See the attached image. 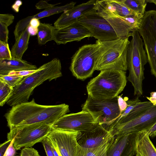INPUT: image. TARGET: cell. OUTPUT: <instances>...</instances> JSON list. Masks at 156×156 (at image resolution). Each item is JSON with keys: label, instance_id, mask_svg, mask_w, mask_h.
Returning a JSON list of instances; mask_svg holds the SVG:
<instances>
[{"label": "cell", "instance_id": "obj_30", "mask_svg": "<svg viewBox=\"0 0 156 156\" xmlns=\"http://www.w3.org/2000/svg\"><path fill=\"white\" fill-rule=\"evenodd\" d=\"M12 59L8 43L0 41V59Z\"/></svg>", "mask_w": 156, "mask_h": 156}, {"label": "cell", "instance_id": "obj_37", "mask_svg": "<svg viewBox=\"0 0 156 156\" xmlns=\"http://www.w3.org/2000/svg\"><path fill=\"white\" fill-rule=\"evenodd\" d=\"M55 5L49 4L45 1L41 0L36 4V7L37 9H45L54 6Z\"/></svg>", "mask_w": 156, "mask_h": 156}, {"label": "cell", "instance_id": "obj_32", "mask_svg": "<svg viewBox=\"0 0 156 156\" xmlns=\"http://www.w3.org/2000/svg\"><path fill=\"white\" fill-rule=\"evenodd\" d=\"M20 156H40L38 151L32 147H24L21 150Z\"/></svg>", "mask_w": 156, "mask_h": 156}, {"label": "cell", "instance_id": "obj_8", "mask_svg": "<svg viewBox=\"0 0 156 156\" xmlns=\"http://www.w3.org/2000/svg\"><path fill=\"white\" fill-rule=\"evenodd\" d=\"M52 129L51 126L45 123L18 126L10 129L7 138L8 140L14 139V146L19 150L23 147H31L41 142Z\"/></svg>", "mask_w": 156, "mask_h": 156}, {"label": "cell", "instance_id": "obj_7", "mask_svg": "<svg viewBox=\"0 0 156 156\" xmlns=\"http://www.w3.org/2000/svg\"><path fill=\"white\" fill-rule=\"evenodd\" d=\"M118 96L107 100H95L89 96L82 105V110L89 113L95 122L108 128L121 115Z\"/></svg>", "mask_w": 156, "mask_h": 156}, {"label": "cell", "instance_id": "obj_16", "mask_svg": "<svg viewBox=\"0 0 156 156\" xmlns=\"http://www.w3.org/2000/svg\"><path fill=\"white\" fill-rule=\"evenodd\" d=\"M114 137L103 126L97 124L89 129L78 131L76 140L82 147L93 148L107 143Z\"/></svg>", "mask_w": 156, "mask_h": 156}, {"label": "cell", "instance_id": "obj_24", "mask_svg": "<svg viewBox=\"0 0 156 156\" xmlns=\"http://www.w3.org/2000/svg\"><path fill=\"white\" fill-rule=\"evenodd\" d=\"M38 29L37 39L39 44H45L48 42L54 40L56 29L52 25L41 23Z\"/></svg>", "mask_w": 156, "mask_h": 156}, {"label": "cell", "instance_id": "obj_12", "mask_svg": "<svg viewBox=\"0 0 156 156\" xmlns=\"http://www.w3.org/2000/svg\"><path fill=\"white\" fill-rule=\"evenodd\" d=\"M78 131L53 129L47 138L59 156H76Z\"/></svg>", "mask_w": 156, "mask_h": 156}, {"label": "cell", "instance_id": "obj_39", "mask_svg": "<svg viewBox=\"0 0 156 156\" xmlns=\"http://www.w3.org/2000/svg\"><path fill=\"white\" fill-rule=\"evenodd\" d=\"M118 103L121 113L126 108L127 103L120 96H118Z\"/></svg>", "mask_w": 156, "mask_h": 156}, {"label": "cell", "instance_id": "obj_10", "mask_svg": "<svg viewBox=\"0 0 156 156\" xmlns=\"http://www.w3.org/2000/svg\"><path fill=\"white\" fill-rule=\"evenodd\" d=\"M138 31L142 38L151 73L156 78V10L145 12Z\"/></svg>", "mask_w": 156, "mask_h": 156}, {"label": "cell", "instance_id": "obj_25", "mask_svg": "<svg viewBox=\"0 0 156 156\" xmlns=\"http://www.w3.org/2000/svg\"><path fill=\"white\" fill-rule=\"evenodd\" d=\"M76 2H71L66 5L61 6H53L44 9L41 12L32 16L33 18H36L39 19L50 16L58 14L61 12H64L73 8L75 6Z\"/></svg>", "mask_w": 156, "mask_h": 156}, {"label": "cell", "instance_id": "obj_1", "mask_svg": "<svg viewBox=\"0 0 156 156\" xmlns=\"http://www.w3.org/2000/svg\"><path fill=\"white\" fill-rule=\"evenodd\" d=\"M69 112V106L65 103L42 105L36 103L33 98L30 101L12 106L5 116L9 129L40 123L52 126L58 119Z\"/></svg>", "mask_w": 156, "mask_h": 156}, {"label": "cell", "instance_id": "obj_41", "mask_svg": "<svg viewBox=\"0 0 156 156\" xmlns=\"http://www.w3.org/2000/svg\"><path fill=\"white\" fill-rule=\"evenodd\" d=\"M22 4L21 1L17 0L12 6V8L15 12H18L19 11L20 7Z\"/></svg>", "mask_w": 156, "mask_h": 156}, {"label": "cell", "instance_id": "obj_34", "mask_svg": "<svg viewBox=\"0 0 156 156\" xmlns=\"http://www.w3.org/2000/svg\"><path fill=\"white\" fill-rule=\"evenodd\" d=\"M44 146L47 156H55L51 146L47 137L41 142Z\"/></svg>", "mask_w": 156, "mask_h": 156}, {"label": "cell", "instance_id": "obj_28", "mask_svg": "<svg viewBox=\"0 0 156 156\" xmlns=\"http://www.w3.org/2000/svg\"><path fill=\"white\" fill-rule=\"evenodd\" d=\"M13 87L0 80V106H3L11 96Z\"/></svg>", "mask_w": 156, "mask_h": 156}, {"label": "cell", "instance_id": "obj_19", "mask_svg": "<svg viewBox=\"0 0 156 156\" xmlns=\"http://www.w3.org/2000/svg\"><path fill=\"white\" fill-rule=\"evenodd\" d=\"M97 1L90 0L64 12L54 23V27L56 29H59L77 22L85 13L94 8Z\"/></svg>", "mask_w": 156, "mask_h": 156}, {"label": "cell", "instance_id": "obj_9", "mask_svg": "<svg viewBox=\"0 0 156 156\" xmlns=\"http://www.w3.org/2000/svg\"><path fill=\"white\" fill-rule=\"evenodd\" d=\"M99 48L96 41L95 44L82 46L73 56L69 69L77 79L84 80L92 76L95 70Z\"/></svg>", "mask_w": 156, "mask_h": 156}, {"label": "cell", "instance_id": "obj_45", "mask_svg": "<svg viewBox=\"0 0 156 156\" xmlns=\"http://www.w3.org/2000/svg\"><path fill=\"white\" fill-rule=\"evenodd\" d=\"M147 2L154 3L156 5V0H147Z\"/></svg>", "mask_w": 156, "mask_h": 156}, {"label": "cell", "instance_id": "obj_18", "mask_svg": "<svg viewBox=\"0 0 156 156\" xmlns=\"http://www.w3.org/2000/svg\"><path fill=\"white\" fill-rule=\"evenodd\" d=\"M127 106L120 116L108 130L115 126L120 125L135 118L154 106L150 101H141L139 97L126 101Z\"/></svg>", "mask_w": 156, "mask_h": 156}, {"label": "cell", "instance_id": "obj_38", "mask_svg": "<svg viewBox=\"0 0 156 156\" xmlns=\"http://www.w3.org/2000/svg\"><path fill=\"white\" fill-rule=\"evenodd\" d=\"M12 140H7L0 145V156H3L5 151L10 144Z\"/></svg>", "mask_w": 156, "mask_h": 156}, {"label": "cell", "instance_id": "obj_35", "mask_svg": "<svg viewBox=\"0 0 156 156\" xmlns=\"http://www.w3.org/2000/svg\"><path fill=\"white\" fill-rule=\"evenodd\" d=\"M38 70V69L36 70H33L12 71L9 73L7 75L25 76L33 74Z\"/></svg>", "mask_w": 156, "mask_h": 156}, {"label": "cell", "instance_id": "obj_21", "mask_svg": "<svg viewBox=\"0 0 156 156\" xmlns=\"http://www.w3.org/2000/svg\"><path fill=\"white\" fill-rule=\"evenodd\" d=\"M136 156H156V148L146 131L141 132L138 143Z\"/></svg>", "mask_w": 156, "mask_h": 156}, {"label": "cell", "instance_id": "obj_3", "mask_svg": "<svg viewBox=\"0 0 156 156\" xmlns=\"http://www.w3.org/2000/svg\"><path fill=\"white\" fill-rule=\"evenodd\" d=\"M126 71L116 69L104 70L88 83V96L95 100H107L118 96L126 85Z\"/></svg>", "mask_w": 156, "mask_h": 156}, {"label": "cell", "instance_id": "obj_36", "mask_svg": "<svg viewBox=\"0 0 156 156\" xmlns=\"http://www.w3.org/2000/svg\"><path fill=\"white\" fill-rule=\"evenodd\" d=\"M11 142L6 148L3 156H15L16 153V149L14 145V139L11 140Z\"/></svg>", "mask_w": 156, "mask_h": 156}, {"label": "cell", "instance_id": "obj_15", "mask_svg": "<svg viewBox=\"0 0 156 156\" xmlns=\"http://www.w3.org/2000/svg\"><path fill=\"white\" fill-rule=\"evenodd\" d=\"M141 133L133 132L115 136L107 150V156H133L136 155Z\"/></svg>", "mask_w": 156, "mask_h": 156}, {"label": "cell", "instance_id": "obj_17", "mask_svg": "<svg viewBox=\"0 0 156 156\" xmlns=\"http://www.w3.org/2000/svg\"><path fill=\"white\" fill-rule=\"evenodd\" d=\"M92 37L89 30L77 22L65 27L56 29L53 40L57 44H65L73 41H80L86 37Z\"/></svg>", "mask_w": 156, "mask_h": 156}, {"label": "cell", "instance_id": "obj_31", "mask_svg": "<svg viewBox=\"0 0 156 156\" xmlns=\"http://www.w3.org/2000/svg\"><path fill=\"white\" fill-rule=\"evenodd\" d=\"M8 26L0 22V41L8 43L9 31Z\"/></svg>", "mask_w": 156, "mask_h": 156}, {"label": "cell", "instance_id": "obj_4", "mask_svg": "<svg viewBox=\"0 0 156 156\" xmlns=\"http://www.w3.org/2000/svg\"><path fill=\"white\" fill-rule=\"evenodd\" d=\"M99 45L95 70H127V57L130 42L129 38L96 41Z\"/></svg>", "mask_w": 156, "mask_h": 156}, {"label": "cell", "instance_id": "obj_23", "mask_svg": "<svg viewBox=\"0 0 156 156\" xmlns=\"http://www.w3.org/2000/svg\"><path fill=\"white\" fill-rule=\"evenodd\" d=\"M114 137L107 143L93 148H84L78 146L76 156H107V150L112 143Z\"/></svg>", "mask_w": 156, "mask_h": 156}, {"label": "cell", "instance_id": "obj_27", "mask_svg": "<svg viewBox=\"0 0 156 156\" xmlns=\"http://www.w3.org/2000/svg\"><path fill=\"white\" fill-rule=\"evenodd\" d=\"M120 1L129 9L134 12L144 15L147 2V0H120Z\"/></svg>", "mask_w": 156, "mask_h": 156}, {"label": "cell", "instance_id": "obj_13", "mask_svg": "<svg viewBox=\"0 0 156 156\" xmlns=\"http://www.w3.org/2000/svg\"><path fill=\"white\" fill-rule=\"evenodd\" d=\"M156 122V106L154 105L135 118L114 126L108 130L113 136L133 132H141L149 129Z\"/></svg>", "mask_w": 156, "mask_h": 156}, {"label": "cell", "instance_id": "obj_43", "mask_svg": "<svg viewBox=\"0 0 156 156\" xmlns=\"http://www.w3.org/2000/svg\"><path fill=\"white\" fill-rule=\"evenodd\" d=\"M147 98L151 101L154 106H156V92H152L150 97H147Z\"/></svg>", "mask_w": 156, "mask_h": 156}, {"label": "cell", "instance_id": "obj_40", "mask_svg": "<svg viewBox=\"0 0 156 156\" xmlns=\"http://www.w3.org/2000/svg\"><path fill=\"white\" fill-rule=\"evenodd\" d=\"M149 136L153 138L156 136V122L148 130L146 131Z\"/></svg>", "mask_w": 156, "mask_h": 156}, {"label": "cell", "instance_id": "obj_6", "mask_svg": "<svg viewBox=\"0 0 156 156\" xmlns=\"http://www.w3.org/2000/svg\"><path fill=\"white\" fill-rule=\"evenodd\" d=\"M94 8L110 23L119 38H129L132 36V32L138 31L144 15L128 17L121 16L114 11L107 0H97Z\"/></svg>", "mask_w": 156, "mask_h": 156}, {"label": "cell", "instance_id": "obj_26", "mask_svg": "<svg viewBox=\"0 0 156 156\" xmlns=\"http://www.w3.org/2000/svg\"><path fill=\"white\" fill-rule=\"evenodd\" d=\"M107 1L114 11L121 16L128 17L141 15L129 9L120 0H107Z\"/></svg>", "mask_w": 156, "mask_h": 156}, {"label": "cell", "instance_id": "obj_11", "mask_svg": "<svg viewBox=\"0 0 156 156\" xmlns=\"http://www.w3.org/2000/svg\"><path fill=\"white\" fill-rule=\"evenodd\" d=\"M78 21L90 33L92 37L100 41H108L118 38L110 23L98 14L94 8L81 16Z\"/></svg>", "mask_w": 156, "mask_h": 156}, {"label": "cell", "instance_id": "obj_42", "mask_svg": "<svg viewBox=\"0 0 156 156\" xmlns=\"http://www.w3.org/2000/svg\"><path fill=\"white\" fill-rule=\"evenodd\" d=\"M41 23L39 19L33 18L30 21L29 25L33 27L38 28Z\"/></svg>", "mask_w": 156, "mask_h": 156}, {"label": "cell", "instance_id": "obj_29", "mask_svg": "<svg viewBox=\"0 0 156 156\" xmlns=\"http://www.w3.org/2000/svg\"><path fill=\"white\" fill-rule=\"evenodd\" d=\"M24 76L16 75H0V80L14 88L21 83Z\"/></svg>", "mask_w": 156, "mask_h": 156}, {"label": "cell", "instance_id": "obj_14", "mask_svg": "<svg viewBox=\"0 0 156 156\" xmlns=\"http://www.w3.org/2000/svg\"><path fill=\"white\" fill-rule=\"evenodd\" d=\"M97 124L89 113L82 110L77 113L65 114L51 127L57 129L80 131L89 129Z\"/></svg>", "mask_w": 156, "mask_h": 156}, {"label": "cell", "instance_id": "obj_5", "mask_svg": "<svg viewBox=\"0 0 156 156\" xmlns=\"http://www.w3.org/2000/svg\"><path fill=\"white\" fill-rule=\"evenodd\" d=\"M132 33V38L127 54V69L129 71L127 79L133 87L134 95L139 97L143 94L144 66L148 61L143 39L138 31H134Z\"/></svg>", "mask_w": 156, "mask_h": 156}, {"label": "cell", "instance_id": "obj_2", "mask_svg": "<svg viewBox=\"0 0 156 156\" xmlns=\"http://www.w3.org/2000/svg\"><path fill=\"white\" fill-rule=\"evenodd\" d=\"M60 60L55 58L38 68L35 73L24 76L21 83L13 88L6 103L13 106L28 101L34 89L46 80H56L62 76Z\"/></svg>", "mask_w": 156, "mask_h": 156}, {"label": "cell", "instance_id": "obj_33", "mask_svg": "<svg viewBox=\"0 0 156 156\" xmlns=\"http://www.w3.org/2000/svg\"><path fill=\"white\" fill-rule=\"evenodd\" d=\"M14 16L11 14H0V22L3 23L8 27L13 22Z\"/></svg>", "mask_w": 156, "mask_h": 156}, {"label": "cell", "instance_id": "obj_22", "mask_svg": "<svg viewBox=\"0 0 156 156\" xmlns=\"http://www.w3.org/2000/svg\"><path fill=\"white\" fill-rule=\"evenodd\" d=\"M29 26V25H28ZM27 27L16 40L11 50L12 58L22 59L23 54L27 49L30 36Z\"/></svg>", "mask_w": 156, "mask_h": 156}, {"label": "cell", "instance_id": "obj_44", "mask_svg": "<svg viewBox=\"0 0 156 156\" xmlns=\"http://www.w3.org/2000/svg\"><path fill=\"white\" fill-rule=\"evenodd\" d=\"M28 31L30 35L34 36L37 34L38 29L31 26L30 25L28 27Z\"/></svg>", "mask_w": 156, "mask_h": 156}, {"label": "cell", "instance_id": "obj_20", "mask_svg": "<svg viewBox=\"0 0 156 156\" xmlns=\"http://www.w3.org/2000/svg\"><path fill=\"white\" fill-rule=\"evenodd\" d=\"M38 68L22 59L12 58L11 60L0 59V75H6L11 72L36 70Z\"/></svg>", "mask_w": 156, "mask_h": 156}]
</instances>
